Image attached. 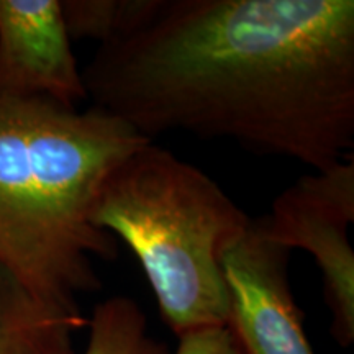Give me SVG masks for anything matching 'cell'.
<instances>
[{
  "mask_svg": "<svg viewBox=\"0 0 354 354\" xmlns=\"http://www.w3.org/2000/svg\"><path fill=\"white\" fill-rule=\"evenodd\" d=\"M354 159L302 176L274 198L268 215L253 218L268 241L302 250L320 269L330 310V333L342 348L354 343Z\"/></svg>",
  "mask_w": 354,
  "mask_h": 354,
  "instance_id": "cell-4",
  "label": "cell"
},
{
  "mask_svg": "<svg viewBox=\"0 0 354 354\" xmlns=\"http://www.w3.org/2000/svg\"><path fill=\"white\" fill-rule=\"evenodd\" d=\"M84 326L82 313L39 302L0 261V354H76L74 335Z\"/></svg>",
  "mask_w": 354,
  "mask_h": 354,
  "instance_id": "cell-7",
  "label": "cell"
},
{
  "mask_svg": "<svg viewBox=\"0 0 354 354\" xmlns=\"http://www.w3.org/2000/svg\"><path fill=\"white\" fill-rule=\"evenodd\" d=\"M0 97L71 109L88 99L59 0H0Z\"/></svg>",
  "mask_w": 354,
  "mask_h": 354,
  "instance_id": "cell-6",
  "label": "cell"
},
{
  "mask_svg": "<svg viewBox=\"0 0 354 354\" xmlns=\"http://www.w3.org/2000/svg\"><path fill=\"white\" fill-rule=\"evenodd\" d=\"M99 107L0 97V261L39 302L81 313L99 290L92 258L113 261L117 240L91 223L104 177L149 143Z\"/></svg>",
  "mask_w": 354,
  "mask_h": 354,
  "instance_id": "cell-2",
  "label": "cell"
},
{
  "mask_svg": "<svg viewBox=\"0 0 354 354\" xmlns=\"http://www.w3.org/2000/svg\"><path fill=\"white\" fill-rule=\"evenodd\" d=\"M88 218L130 248L177 338L227 326L221 263L253 218L207 172L149 141L104 177Z\"/></svg>",
  "mask_w": 354,
  "mask_h": 354,
  "instance_id": "cell-3",
  "label": "cell"
},
{
  "mask_svg": "<svg viewBox=\"0 0 354 354\" xmlns=\"http://www.w3.org/2000/svg\"><path fill=\"white\" fill-rule=\"evenodd\" d=\"M87 326L84 354H171L165 343L149 335L143 308L127 295L97 304Z\"/></svg>",
  "mask_w": 354,
  "mask_h": 354,
  "instance_id": "cell-8",
  "label": "cell"
},
{
  "mask_svg": "<svg viewBox=\"0 0 354 354\" xmlns=\"http://www.w3.org/2000/svg\"><path fill=\"white\" fill-rule=\"evenodd\" d=\"M94 107L323 171L354 149L353 0H151L82 71Z\"/></svg>",
  "mask_w": 354,
  "mask_h": 354,
  "instance_id": "cell-1",
  "label": "cell"
},
{
  "mask_svg": "<svg viewBox=\"0 0 354 354\" xmlns=\"http://www.w3.org/2000/svg\"><path fill=\"white\" fill-rule=\"evenodd\" d=\"M71 39L105 44L138 25L149 0H59Z\"/></svg>",
  "mask_w": 354,
  "mask_h": 354,
  "instance_id": "cell-9",
  "label": "cell"
},
{
  "mask_svg": "<svg viewBox=\"0 0 354 354\" xmlns=\"http://www.w3.org/2000/svg\"><path fill=\"white\" fill-rule=\"evenodd\" d=\"M290 251L268 241L251 220L225 254L227 328L241 354H315L289 281Z\"/></svg>",
  "mask_w": 354,
  "mask_h": 354,
  "instance_id": "cell-5",
  "label": "cell"
},
{
  "mask_svg": "<svg viewBox=\"0 0 354 354\" xmlns=\"http://www.w3.org/2000/svg\"><path fill=\"white\" fill-rule=\"evenodd\" d=\"M177 339L174 354H241L227 326L190 331Z\"/></svg>",
  "mask_w": 354,
  "mask_h": 354,
  "instance_id": "cell-10",
  "label": "cell"
}]
</instances>
